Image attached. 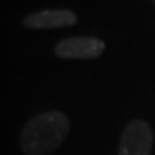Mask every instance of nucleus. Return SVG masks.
Wrapping results in <instances>:
<instances>
[{
  "instance_id": "nucleus-4",
  "label": "nucleus",
  "mask_w": 155,
  "mask_h": 155,
  "mask_svg": "<svg viewBox=\"0 0 155 155\" xmlns=\"http://www.w3.org/2000/svg\"><path fill=\"white\" fill-rule=\"evenodd\" d=\"M78 22L76 13L71 10H41L27 15L22 19V24L27 29H62Z\"/></svg>"
},
{
  "instance_id": "nucleus-3",
  "label": "nucleus",
  "mask_w": 155,
  "mask_h": 155,
  "mask_svg": "<svg viewBox=\"0 0 155 155\" xmlns=\"http://www.w3.org/2000/svg\"><path fill=\"white\" fill-rule=\"evenodd\" d=\"M104 41L95 37H70L55 46V55L59 59H97L104 52Z\"/></svg>"
},
{
  "instance_id": "nucleus-5",
  "label": "nucleus",
  "mask_w": 155,
  "mask_h": 155,
  "mask_svg": "<svg viewBox=\"0 0 155 155\" xmlns=\"http://www.w3.org/2000/svg\"><path fill=\"white\" fill-rule=\"evenodd\" d=\"M153 2H155V0H153Z\"/></svg>"
},
{
  "instance_id": "nucleus-2",
  "label": "nucleus",
  "mask_w": 155,
  "mask_h": 155,
  "mask_svg": "<svg viewBox=\"0 0 155 155\" xmlns=\"http://www.w3.org/2000/svg\"><path fill=\"white\" fill-rule=\"evenodd\" d=\"M153 131L143 119H133L125 125L119 141L117 155H150Z\"/></svg>"
},
{
  "instance_id": "nucleus-1",
  "label": "nucleus",
  "mask_w": 155,
  "mask_h": 155,
  "mask_svg": "<svg viewBox=\"0 0 155 155\" xmlns=\"http://www.w3.org/2000/svg\"><path fill=\"white\" fill-rule=\"evenodd\" d=\"M70 131V120L62 111H46L33 116L19 136L25 155H49L63 144Z\"/></svg>"
}]
</instances>
